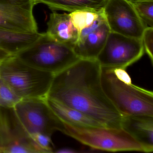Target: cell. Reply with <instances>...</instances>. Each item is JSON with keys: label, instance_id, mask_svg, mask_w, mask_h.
<instances>
[{"label": "cell", "instance_id": "obj_12", "mask_svg": "<svg viewBox=\"0 0 153 153\" xmlns=\"http://www.w3.org/2000/svg\"><path fill=\"white\" fill-rule=\"evenodd\" d=\"M121 128L142 145L145 153L153 152V116L123 115Z\"/></svg>", "mask_w": 153, "mask_h": 153}, {"label": "cell", "instance_id": "obj_10", "mask_svg": "<svg viewBox=\"0 0 153 153\" xmlns=\"http://www.w3.org/2000/svg\"><path fill=\"white\" fill-rule=\"evenodd\" d=\"M34 0H0V29L21 33H38Z\"/></svg>", "mask_w": 153, "mask_h": 153}, {"label": "cell", "instance_id": "obj_23", "mask_svg": "<svg viewBox=\"0 0 153 153\" xmlns=\"http://www.w3.org/2000/svg\"><path fill=\"white\" fill-rule=\"evenodd\" d=\"M10 55H11V54L8 53L0 49V63L6 59L7 58L9 57Z\"/></svg>", "mask_w": 153, "mask_h": 153}, {"label": "cell", "instance_id": "obj_9", "mask_svg": "<svg viewBox=\"0 0 153 153\" xmlns=\"http://www.w3.org/2000/svg\"><path fill=\"white\" fill-rule=\"evenodd\" d=\"M103 12L111 32L137 39H142L148 27L131 3L126 0H108Z\"/></svg>", "mask_w": 153, "mask_h": 153}, {"label": "cell", "instance_id": "obj_20", "mask_svg": "<svg viewBox=\"0 0 153 153\" xmlns=\"http://www.w3.org/2000/svg\"><path fill=\"white\" fill-rule=\"evenodd\" d=\"M31 137L36 144L44 151L45 153L54 152V146L51 137L40 133H36L32 135Z\"/></svg>", "mask_w": 153, "mask_h": 153}, {"label": "cell", "instance_id": "obj_13", "mask_svg": "<svg viewBox=\"0 0 153 153\" xmlns=\"http://www.w3.org/2000/svg\"><path fill=\"white\" fill-rule=\"evenodd\" d=\"M46 33L55 41L72 47L77 40L79 35L69 14H60L55 11L50 15Z\"/></svg>", "mask_w": 153, "mask_h": 153}, {"label": "cell", "instance_id": "obj_21", "mask_svg": "<svg viewBox=\"0 0 153 153\" xmlns=\"http://www.w3.org/2000/svg\"><path fill=\"white\" fill-rule=\"evenodd\" d=\"M142 41L144 50L153 63V27H147L142 36Z\"/></svg>", "mask_w": 153, "mask_h": 153}, {"label": "cell", "instance_id": "obj_17", "mask_svg": "<svg viewBox=\"0 0 153 153\" xmlns=\"http://www.w3.org/2000/svg\"><path fill=\"white\" fill-rule=\"evenodd\" d=\"M102 11L89 10H77L71 12L69 15L73 25L79 33L83 28L91 25Z\"/></svg>", "mask_w": 153, "mask_h": 153}, {"label": "cell", "instance_id": "obj_5", "mask_svg": "<svg viewBox=\"0 0 153 153\" xmlns=\"http://www.w3.org/2000/svg\"><path fill=\"white\" fill-rule=\"evenodd\" d=\"M63 124L62 133L94 149L110 152H145L142 145L122 128L79 127L64 122Z\"/></svg>", "mask_w": 153, "mask_h": 153}, {"label": "cell", "instance_id": "obj_18", "mask_svg": "<svg viewBox=\"0 0 153 153\" xmlns=\"http://www.w3.org/2000/svg\"><path fill=\"white\" fill-rule=\"evenodd\" d=\"M22 99L0 77V106L14 107Z\"/></svg>", "mask_w": 153, "mask_h": 153}, {"label": "cell", "instance_id": "obj_4", "mask_svg": "<svg viewBox=\"0 0 153 153\" xmlns=\"http://www.w3.org/2000/svg\"><path fill=\"white\" fill-rule=\"evenodd\" d=\"M16 55L27 64L54 75L80 59L71 45L55 41L46 33Z\"/></svg>", "mask_w": 153, "mask_h": 153}, {"label": "cell", "instance_id": "obj_19", "mask_svg": "<svg viewBox=\"0 0 153 153\" xmlns=\"http://www.w3.org/2000/svg\"><path fill=\"white\" fill-rule=\"evenodd\" d=\"M142 21L147 26L153 27V1H139L132 4Z\"/></svg>", "mask_w": 153, "mask_h": 153}, {"label": "cell", "instance_id": "obj_24", "mask_svg": "<svg viewBox=\"0 0 153 153\" xmlns=\"http://www.w3.org/2000/svg\"><path fill=\"white\" fill-rule=\"evenodd\" d=\"M130 3L133 4L135 2H139V1H153V0H126Z\"/></svg>", "mask_w": 153, "mask_h": 153}, {"label": "cell", "instance_id": "obj_11", "mask_svg": "<svg viewBox=\"0 0 153 153\" xmlns=\"http://www.w3.org/2000/svg\"><path fill=\"white\" fill-rule=\"evenodd\" d=\"M110 32L102 10L91 25L79 32L72 46L74 52L80 59H97Z\"/></svg>", "mask_w": 153, "mask_h": 153}, {"label": "cell", "instance_id": "obj_3", "mask_svg": "<svg viewBox=\"0 0 153 153\" xmlns=\"http://www.w3.org/2000/svg\"><path fill=\"white\" fill-rule=\"evenodd\" d=\"M101 82L105 94L122 116H153L152 91L120 80L111 68H102Z\"/></svg>", "mask_w": 153, "mask_h": 153}, {"label": "cell", "instance_id": "obj_15", "mask_svg": "<svg viewBox=\"0 0 153 153\" xmlns=\"http://www.w3.org/2000/svg\"><path fill=\"white\" fill-rule=\"evenodd\" d=\"M108 0H34L35 4L41 3L52 10L72 12L77 10H103Z\"/></svg>", "mask_w": 153, "mask_h": 153}, {"label": "cell", "instance_id": "obj_2", "mask_svg": "<svg viewBox=\"0 0 153 153\" xmlns=\"http://www.w3.org/2000/svg\"><path fill=\"white\" fill-rule=\"evenodd\" d=\"M55 75L11 55L0 63V77L22 99L46 98Z\"/></svg>", "mask_w": 153, "mask_h": 153}, {"label": "cell", "instance_id": "obj_16", "mask_svg": "<svg viewBox=\"0 0 153 153\" xmlns=\"http://www.w3.org/2000/svg\"><path fill=\"white\" fill-rule=\"evenodd\" d=\"M41 33H21L0 29V49L11 55L19 52L33 43Z\"/></svg>", "mask_w": 153, "mask_h": 153}, {"label": "cell", "instance_id": "obj_8", "mask_svg": "<svg viewBox=\"0 0 153 153\" xmlns=\"http://www.w3.org/2000/svg\"><path fill=\"white\" fill-rule=\"evenodd\" d=\"M144 52L142 39L110 32L97 60L101 68L126 69L139 60Z\"/></svg>", "mask_w": 153, "mask_h": 153}, {"label": "cell", "instance_id": "obj_6", "mask_svg": "<svg viewBox=\"0 0 153 153\" xmlns=\"http://www.w3.org/2000/svg\"><path fill=\"white\" fill-rule=\"evenodd\" d=\"M14 108L31 136L40 133L51 137L56 131L63 132V122L49 106L46 98L22 99Z\"/></svg>", "mask_w": 153, "mask_h": 153}, {"label": "cell", "instance_id": "obj_1", "mask_svg": "<svg viewBox=\"0 0 153 153\" xmlns=\"http://www.w3.org/2000/svg\"><path fill=\"white\" fill-rule=\"evenodd\" d=\"M97 59H80L56 74L47 98L82 112L106 128H121L122 116L105 93Z\"/></svg>", "mask_w": 153, "mask_h": 153}, {"label": "cell", "instance_id": "obj_22", "mask_svg": "<svg viewBox=\"0 0 153 153\" xmlns=\"http://www.w3.org/2000/svg\"><path fill=\"white\" fill-rule=\"evenodd\" d=\"M54 152L58 153H76L78 152L74 149L70 147H63L57 149Z\"/></svg>", "mask_w": 153, "mask_h": 153}, {"label": "cell", "instance_id": "obj_14", "mask_svg": "<svg viewBox=\"0 0 153 153\" xmlns=\"http://www.w3.org/2000/svg\"><path fill=\"white\" fill-rule=\"evenodd\" d=\"M46 100L55 114L65 123L79 127L102 126L95 120L80 111L51 98H46Z\"/></svg>", "mask_w": 153, "mask_h": 153}, {"label": "cell", "instance_id": "obj_7", "mask_svg": "<svg viewBox=\"0 0 153 153\" xmlns=\"http://www.w3.org/2000/svg\"><path fill=\"white\" fill-rule=\"evenodd\" d=\"M0 152L45 153L26 130L14 107L0 106Z\"/></svg>", "mask_w": 153, "mask_h": 153}]
</instances>
